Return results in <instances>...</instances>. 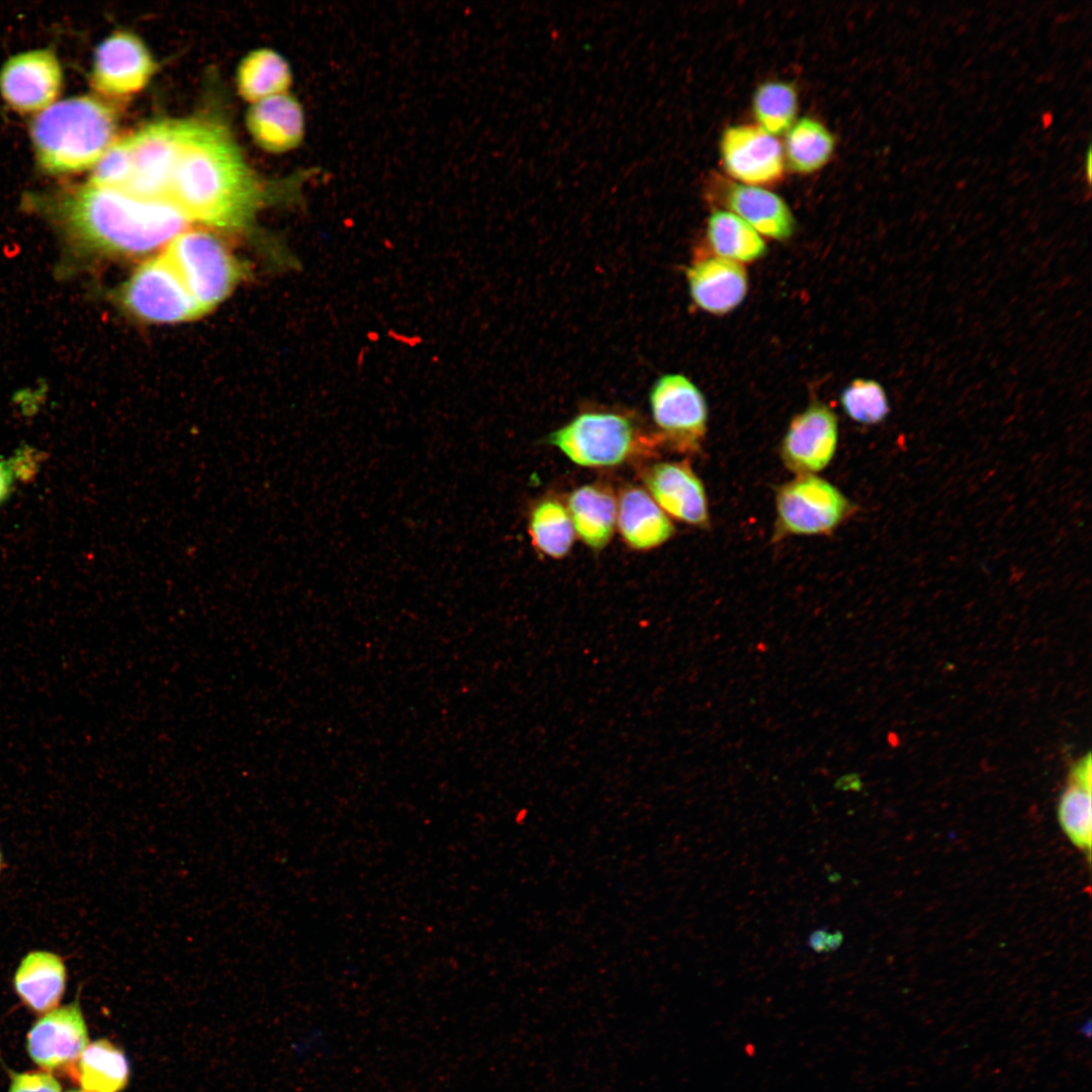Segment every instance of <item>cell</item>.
<instances>
[{
  "instance_id": "cell-31",
  "label": "cell",
  "mask_w": 1092,
  "mask_h": 1092,
  "mask_svg": "<svg viewBox=\"0 0 1092 1092\" xmlns=\"http://www.w3.org/2000/svg\"><path fill=\"white\" fill-rule=\"evenodd\" d=\"M9 1092H61V1085L49 1072L11 1073Z\"/></svg>"
},
{
  "instance_id": "cell-24",
  "label": "cell",
  "mask_w": 1092,
  "mask_h": 1092,
  "mask_svg": "<svg viewBox=\"0 0 1092 1092\" xmlns=\"http://www.w3.org/2000/svg\"><path fill=\"white\" fill-rule=\"evenodd\" d=\"M707 240L715 256L740 264L754 262L767 252L763 238L728 210L718 209L711 213L707 221Z\"/></svg>"
},
{
  "instance_id": "cell-6",
  "label": "cell",
  "mask_w": 1092,
  "mask_h": 1092,
  "mask_svg": "<svg viewBox=\"0 0 1092 1092\" xmlns=\"http://www.w3.org/2000/svg\"><path fill=\"white\" fill-rule=\"evenodd\" d=\"M857 511L838 487L816 474L797 475L776 493V539L832 533Z\"/></svg>"
},
{
  "instance_id": "cell-22",
  "label": "cell",
  "mask_w": 1092,
  "mask_h": 1092,
  "mask_svg": "<svg viewBox=\"0 0 1092 1092\" xmlns=\"http://www.w3.org/2000/svg\"><path fill=\"white\" fill-rule=\"evenodd\" d=\"M291 84L289 63L271 49L250 52L237 71L238 90L245 100L252 103L286 93Z\"/></svg>"
},
{
  "instance_id": "cell-15",
  "label": "cell",
  "mask_w": 1092,
  "mask_h": 1092,
  "mask_svg": "<svg viewBox=\"0 0 1092 1092\" xmlns=\"http://www.w3.org/2000/svg\"><path fill=\"white\" fill-rule=\"evenodd\" d=\"M87 1043V1025L78 1001L44 1013L26 1037L29 1057L46 1071L75 1067Z\"/></svg>"
},
{
  "instance_id": "cell-14",
  "label": "cell",
  "mask_w": 1092,
  "mask_h": 1092,
  "mask_svg": "<svg viewBox=\"0 0 1092 1092\" xmlns=\"http://www.w3.org/2000/svg\"><path fill=\"white\" fill-rule=\"evenodd\" d=\"M646 491L670 518L698 528L710 526L708 497L701 478L687 461H663L642 473Z\"/></svg>"
},
{
  "instance_id": "cell-23",
  "label": "cell",
  "mask_w": 1092,
  "mask_h": 1092,
  "mask_svg": "<svg viewBox=\"0 0 1092 1092\" xmlns=\"http://www.w3.org/2000/svg\"><path fill=\"white\" fill-rule=\"evenodd\" d=\"M74 1075L86 1092H120L127 1086L129 1066L124 1053L103 1038L87 1045Z\"/></svg>"
},
{
  "instance_id": "cell-8",
  "label": "cell",
  "mask_w": 1092,
  "mask_h": 1092,
  "mask_svg": "<svg viewBox=\"0 0 1092 1092\" xmlns=\"http://www.w3.org/2000/svg\"><path fill=\"white\" fill-rule=\"evenodd\" d=\"M193 119H166L128 134L132 172L124 193L139 199L166 201L174 168Z\"/></svg>"
},
{
  "instance_id": "cell-17",
  "label": "cell",
  "mask_w": 1092,
  "mask_h": 1092,
  "mask_svg": "<svg viewBox=\"0 0 1092 1092\" xmlns=\"http://www.w3.org/2000/svg\"><path fill=\"white\" fill-rule=\"evenodd\" d=\"M246 121L259 147L273 154L294 150L305 133L303 108L288 92L253 103Z\"/></svg>"
},
{
  "instance_id": "cell-16",
  "label": "cell",
  "mask_w": 1092,
  "mask_h": 1092,
  "mask_svg": "<svg viewBox=\"0 0 1092 1092\" xmlns=\"http://www.w3.org/2000/svg\"><path fill=\"white\" fill-rule=\"evenodd\" d=\"M689 293L702 310L723 315L745 298L748 275L742 264L711 256L695 261L687 270Z\"/></svg>"
},
{
  "instance_id": "cell-20",
  "label": "cell",
  "mask_w": 1092,
  "mask_h": 1092,
  "mask_svg": "<svg viewBox=\"0 0 1092 1092\" xmlns=\"http://www.w3.org/2000/svg\"><path fill=\"white\" fill-rule=\"evenodd\" d=\"M566 509L575 535L590 549L602 550L611 541L617 522V496L611 487L590 483L576 487Z\"/></svg>"
},
{
  "instance_id": "cell-5",
  "label": "cell",
  "mask_w": 1092,
  "mask_h": 1092,
  "mask_svg": "<svg viewBox=\"0 0 1092 1092\" xmlns=\"http://www.w3.org/2000/svg\"><path fill=\"white\" fill-rule=\"evenodd\" d=\"M163 253L203 312L221 302L241 275L224 242L206 228H186Z\"/></svg>"
},
{
  "instance_id": "cell-33",
  "label": "cell",
  "mask_w": 1092,
  "mask_h": 1092,
  "mask_svg": "<svg viewBox=\"0 0 1092 1092\" xmlns=\"http://www.w3.org/2000/svg\"><path fill=\"white\" fill-rule=\"evenodd\" d=\"M827 927L823 926L813 930L808 937V946L817 953L826 952Z\"/></svg>"
},
{
  "instance_id": "cell-10",
  "label": "cell",
  "mask_w": 1092,
  "mask_h": 1092,
  "mask_svg": "<svg viewBox=\"0 0 1092 1092\" xmlns=\"http://www.w3.org/2000/svg\"><path fill=\"white\" fill-rule=\"evenodd\" d=\"M155 68L154 59L143 40L131 32L119 30L97 47L91 83L104 97L124 99L148 84Z\"/></svg>"
},
{
  "instance_id": "cell-9",
  "label": "cell",
  "mask_w": 1092,
  "mask_h": 1092,
  "mask_svg": "<svg viewBox=\"0 0 1092 1092\" xmlns=\"http://www.w3.org/2000/svg\"><path fill=\"white\" fill-rule=\"evenodd\" d=\"M121 298L131 313L155 324L186 322L204 313L164 253L131 274Z\"/></svg>"
},
{
  "instance_id": "cell-36",
  "label": "cell",
  "mask_w": 1092,
  "mask_h": 1092,
  "mask_svg": "<svg viewBox=\"0 0 1092 1092\" xmlns=\"http://www.w3.org/2000/svg\"><path fill=\"white\" fill-rule=\"evenodd\" d=\"M1091 156H1092L1091 145H1089L1088 150L1086 152L1085 160H1084L1085 161L1084 166H1085V170H1086L1087 180H1088L1089 183L1091 182V170H1092V168H1091V163H1092Z\"/></svg>"
},
{
  "instance_id": "cell-28",
  "label": "cell",
  "mask_w": 1092,
  "mask_h": 1092,
  "mask_svg": "<svg viewBox=\"0 0 1092 1092\" xmlns=\"http://www.w3.org/2000/svg\"><path fill=\"white\" fill-rule=\"evenodd\" d=\"M1069 777V784L1059 803L1060 824L1076 846L1089 851L1092 840V783Z\"/></svg>"
},
{
  "instance_id": "cell-32",
  "label": "cell",
  "mask_w": 1092,
  "mask_h": 1092,
  "mask_svg": "<svg viewBox=\"0 0 1092 1092\" xmlns=\"http://www.w3.org/2000/svg\"><path fill=\"white\" fill-rule=\"evenodd\" d=\"M862 782L859 775L856 772H850L840 776L833 783V788L841 792H854L857 793L862 789Z\"/></svg>"
},
{
  "instance_id": "cell-29",
  "label": "cell",
  "mask_w": 1092,
  "mask_h": 1092,
  "mask_svg": "<svg viewBox=\"0 0 1092 1092\" xmlns=\"http://www.w3.org/2000/svg\"><path fill=\"white\" fill-rule=\"evenodd\" d=\"M839 399L844 414L861 425H879L891 412L888 394L875 379H853L843 388Z\"/></svg>"
},
{
  "instance_id": "cell-2",
  "label": "cell",
  "mask_w": 1092,
  "mask_h": 1092,
  "mask_svg": "<svg viewBox=\"0 0 1092 1092\" xmlns=\"http://www.w3.org/2000/svg\"><path fill=\"white\" fill-rule=\"evenodd\" d=\"M46 202L47 209L75 239L112 255L138 256L165 248L188 223L167 201L143 200L88 184Z\"/></svg>"
},
{
  "instance_id": "cell-37",
  "label": "cell",
  "mask_w": 1092,
  "mask_h": 1092,
  "mask_svg": "<svg viewBox=\"0 0 1092 1092\" xmlns=\"http://www.w3.org/2000/svg\"><path fill=\"white\" fill-rule=\"evenodd\" d=\"M68 1092H86V1091H76V1090H73V1091H68Z\"/></svg>"
},
{
  "instance_id": "cell-12",
  "label": "cell",
  "mask_w": 1092,
  "mask_h": 1092,
  "mask_svg": "<svg viewBox=\"0 0 1092 1092\" xmlns=\"http://www.w3.org/2000/svg\"><path fill=\"white\" fill-rule=\"evenodd\" d=\"M838 437L834 411L813 402L790 422L780 446L782 461L796 475L816 474L833 459Z\"/></svg>"
},
{
  "instance_id": "cell-26",
  "label": "cell",
  "mask_w": 1092,
  "mask_h": 1092,
  "mask_svg": "<svg viewBox=\"0 0 1092 1092\" xmlns=\"http://www.w3.org/2000/svg\"><path fill=\"white\" fill-rule=\"evenodd\" d=\"M528 531L536 550L545 556L560 559L571 550L575 532L566 506L548 497L533 507Z\"/></svg>"
},
{
  "instance_id": "cell-34",
  "label": "cell",
  "mask_w": 1092,
  "mask_h": 1092,
  "mask_svg": "<svg viewBox=\"0 0 1092 1092\" xmlns=\"http://www.w3.org/2000/svg\"><path fill=\"white\" fill-rule=\"evenodd\" d=\"M13 469L14 467L0 462V503L6 499L11 490L13 482Z\"/></svg>"
},
{
  "instance_id": "cell-25",
  "label": "cell",
  "mask_w": 1092,
  "mask_h": 1092,
  "mask_svg": "<svg viewBox=\"0 0 1092 1092\" xmlns=\"http://www.w3.org/2000/svg\"><path fill=\"white\" fill-rule=\"evenodd\" d=\"M834 147L833 134L821 121L802 117L786 132L785 163L796 173L811 174L827 164Z\"/></svg>"
},
{
  "instance_id": "cell-27",
  "label": "cell",
  "mask_w": 1092,
  "mask_h": 1092,
  "mask_svg": "<svg viewBox=\"0 0 1092 1092\" xmlns=\"http://www.w3.org/2000/svg\"><path fill=\"white\" fill-rule=\"evenodd\" d=\"M752 112L756 124L772 135H779L796 121L798 93L795 86L786 81L761 83L752 96Z\"/></svg>"
},
{
  "instance_id": "cell-19",
  "label": "cell",
  "mask_w": 1092,
  "mask_h": 1092,
  "mask_svg": "<svg viewBox=\"0 0 1092 1092\" xmlns=\"http://www.w3.org/2000/svg\"><path fill=\"white\" fill-rule=\"evenodd\" d=\"M722 204L759 235L784 241L792 237L796 222L786 201L777 193L760 186L725 183Z\"/></svg>"
},
{
  "instance_id": "cell-21",
  "label": "cell",
  "mask_w": 1092,
  "mask_h": 1092,
  "mask_svg": "<svg viewBox=\"0 0 1092 1092\" xmlns=\"http://www.w3.org/2000/svg\"><path fill=\"white\" fill-rule=\"evenodd\" d=\"M67 972L63 960L48 950L27 953L18 966L13 984L22 1002L37 1013L57 1008L65 988Z\"/></svg>"
},
{
  "instance_id": "cell-18",
  "label": "cell",
  "mask_w": 1092,
  "mask_h": 1092,
  "mask_svg": "<svg viewBox=\"0 0 1092 1092\" xmlns=\"http://www.w3.org/2000/svg\"><path fill=\"white\" fill-rule=\"evenodd\" d=\"M624 543L633 550L647 551L667 542L675 533L670 518L645 488L627 485L617 497V522Z\"/></svg>"
},
{
  "instance_id": "cell-7",
  "label": "cell",
  "mask_w": 1092,
  "mask_h": 1092,
  "mask_svg": "<svg viewBox=\"0 0 1092 1092\" xmlns=\"http://www.w3.org/2000/svg\"><path fill=\"white\" fill-rule=\"evenodd\" d=\"M655 433L661 444L680 453L697 452L708 429V403L700 388L686 375L666 373L648 393Z\"/></svg>"
},
{
  "instance_id": "cell-13",
  "label": "cell",
  "mask_w": 1092,
  "mask_h": 1092,
  "mask_svg": "<svg viewBox=\"0 0 1092 1092\" xmlns=\"http://www.w3.org/2000/svg\"><path fill=\"white\" fill-rule=\"evenodd\" d=\"M63 72L52 50H31L9 58L0 69V93L22 113L43 110L59 95Z\"/></svg>"
},
{
  "instance_id": "cell-35",
  "label": "cell",
  "mask_w": 1092,
  "mask_h": 1092,
  "mask_svg": "<svg viewBox=\"0 0 1092 1092\" xmlns=\"http://www.w3.org/2000/svg\"><path fill=\"white\" fill-rule=\"evenodd\" d=\"M843 942V934L840 930L828 932L826 937V952H832L838 949Z\"/></svg>"
},
{
  "instance_id": "cell-3",
  "label": "cell",
  "mask_w": 1092,
  "mask_h": 1092,
  "mask_svg": "<svg viewBox=\"0 0 1092 1092\" xmlns=\"http://www.w3.org/2000/svg\"><path fill=\"white\" fill-rule=\"evenodd\" d=\"M117 116L111 105L93 96L53 103L30 127L40 167L54 174L93 168L114 141Z\"/></svg>"
},
{
  "instance_id": "cell-38",
  "label": "cell",
  "mask_w": 1092,
  "mask_h": 1092,
  "mask_svg": "<svg viewBox=\"0 0 1092 1092\" xmlns=\"http://www.w3.org/2000/svg\"><path fill=\"white\" fill-rule=\"evenodd\" d=\"M0 868H1V855H0Z\"/></svg>"
},
{
  "instance_id": "cell-1",
  "label": "cell",
  "mask_w": 1092,
  "mask_h": 1092,
  "mask_svg": "<svg viewBox=\"0 0 1092 1092\" xmlns=\"http://www.w3.org/2000/svg\"><path fill=\"white\" fill-rule=\"evenodd\" d=\"M263 188L228 130L193 119L166 201L188 220L240 229L253 217Z\"/></svg>"
},
{
  "instance_id": "cell-11",
  "label": "cell",
  "mask_w": 1092,
  "mask_h": 1092,
  "mask_svg": "<svg viewBox=\"0 0 1092 1092\" xmlns=\"http://www.w3.org/2000/svg\"><path fill=\"white\" fill-rule=\"evenodd\" d=\"M720 158L727 174L741 184L762 187L784 176L783 146L757 124L726 127L720 139Z\"/></svg>"
},
{
  "instance_id": "cell-4",
  "label": "cell",
  "mask_w": 1092,
  "mask_h": 1092,
  "mask_svg": "<svg viewBox=\"0 0 1092 1092\" xmlns=\"http://www.w3.org/2000/svg\"><path fill=\"white\" fill-rule=\"evenodd\" d=\"M547 442L574 464L592 468L623 464L661 444L629 415L614 411L580 413L553 431Z\"/></svg>"
},
{
  "instance_id": "cell-30",
  "label": "cell",
  "mask_w": 1092,
  "mask_h": 1092,
  "mask_svg": "<svg viewBox=\"0 0 1092 1092\" xmlns=\"http://www.w3.org/2000/svg\"><path fill=\"white\" fill-rule=\"evenodd\" d=\"M132 172L129 136L114 140L103 153L88 180V185L124 191Z\"/></svg>"
}]
</instances>
